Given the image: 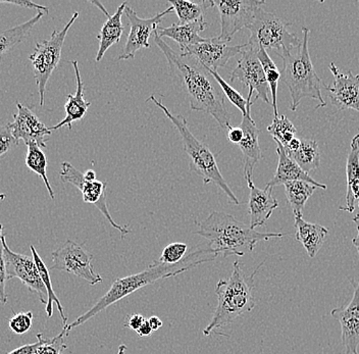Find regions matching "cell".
Masks as SVG:
<instances>
[{
    "label": "cell",
    "instance_id": "cell-41",
    "mask_svg": "<svg viewBox=\"0 0 359 354\" xmlns=\"http://www.w3.org/2000/svg\"><path fill=\"white\" fill-rule=\"evenodd\" d=\"M1 4H13V6H22L25 8H31V10H37L44 13H49V8L47 6H40V4H34L30 0H18V1H6V0H0Z\"/></svg>",
    "mask_w": 359,
    "mask_h": 354
},
{
    "label": "cell",
    "instance_id": "cell-15",
    "mask_svg": "<svg viewBox=\"0 0 359 354\" xmlns=\"http://www.w3.org/2000/svg\"><path fill=\"white\" fill-rule=\"evenodd\" d=\"M329 69L333 74V84L327 86L323 83V85L327 90L332 104L339 111L353 109L359 113V74L342 73L334 62L330 64Z\"/></svg>",
    "mask_w": 359,
    "mask_h": 354
},
{
    "label": "cell",
    "instance_id": "cell-11",
    "mask_svg": "<svg viewBox=\"0 0 359 354\" xmlns=\"http://www.w3.org/2000/svg\"><path fill=\"white\" fill-rule=\"evenodd\" d=\"M257 47L244 44L240 55L241 57L238 60L237 67L231 74L230 81L234 82L239 80L244 86L248 88V96L247 100H251L253 92H257L255 100H262V102L271 103L269 100V87L266 82V74L262 68V62L257 57Z\"/></svg>",
    "mask_w": 359,
    "mask_h": 354
},
{
    "label": "cell",
    "instance_id": "cell-47",
    "mask_svg": "<svg viewBox=\"0 0 359 354\" xmlns=\"http://www.w3.org/2000/svg\"><path fill=\"white\" fill-rule=\"evenodd\" d=\"M354 223H355L356 227H358V236L355 237V238L352 239V243H353V245L355 246L356 250H358V255H359V214L358 216L354 217L353 219Z\"/></svg>",
    "mask_w": 359,
    "mask_h": 354
},
{
    "label": "cell",
    "instance_id": "cell-20",
    "mask_svg": "<svg viewBox=\"0 0 359 354\" xmlns=\"http://www.w3.org/2000/svg\"><path fill=\"white\" fill-rule=\"evenodd\" d=\"M240 128L243 130L244 135L238 147L243 154L244 178L246 180V179L252 178L255 165L262 158L259 140H258L259 130H258L255 121L251 118V114L243 116Z\"/></svg>",
    "mask_w": 359,
    "mask_h": 354
},
{
    "label": "cell",
    "instance_id": "cell-10",
    "mask_svg": "<svg viewBox=\"0 0 359 354\" xmlns=\"http://www.w3.org/2000/svg\"><path fill=\"white\" fill-rule=\"evenodd\" d=\"M221 17V34L223 41L231 42L236 33L248 28L255 21L257 11L266 4L264 0H212Z\"/></svg>",
    "mask_w": 359,
    "mask_h": 354
},
{
    "label": "cell",
    "instance_id": "cell-32",
    "mask_svg": "<svg viewBox=\"0 0 359 354\" xmlns=\"http://www.w3.org/2000/svg\"><path fill=\"white\" fill-rule=\"evenodd\" d=\"M257 57L259 62H262V68H264V74H266V82L269 84V92H271L273 118H277V116H279V113H278L277 92L278 84H279L280 79V72L278 69L277 64L269 57L268 51L262 48V47H259V49H258Z\"/></svg>",
    "mask_w": 359,
    "mask_h": 354
},
{
    "label": "cell",
    "instance_id": "cell-44",
    "mask_svg": "<svg viewBox=\"0 0 359 354\" xmlns=\"http://www.w3.org/2000/svg\"><path fill=\"white\" fill-rule=\"evenodd\" d=\"M40 343H32V344H25L22 346L13 349L8 354H35L39 347Z\"/></svg>",
    "mask_w": 359,
    "mask_h": 354
},
{
    "label": "cell",
    "instance_id": "cell-12",
    "mask_svg": "<svg viewBox=\"0 0 359 354\" xmlns=\"http://www.w3.org/2000/svg\"><path fill=\"white\" fill-rule=\"evenodd\" d=\"M60 175L64 182L72 184L82 192L83 200L85 203L95 205L100 210L101 214L107 217L112 227L120 231L122 239H125V237L131 233V230L128 226L122 227V226L118 225L111 217L107 203V182L86 180L84 174L78 171L72 163H67V161H64L62 163V171Z\"/></svg>",
    "mask_w": 359,
    "mask_h": 354
},
{
    "label": "cell",
    "instance_id": "cell-1",
    "mask_svg": "<svg viewBox=\"0 0 359 354\" xmlns=\"http://www.w3.org/2000/svg\"><path fill=\"white\" fill-rule=\"evenodd\" d=\"M154 40L167 58L170 76L178 81L189 100L192 111L212 116L223 129L231 127V116L224 105V95L212 72L196 58L172 50L156 31Z\"/></svg>",
    "mask_w": 359,
    "mask_h": 354
},
{
    "label": "cell",
    "instance_id": "cell-50",
    "mask_svg": "<svg viewBox=\"0 0 359 354\" xmlns=\"http://www.w3.org/2000/svg\"><path fill=\"white\" fill-rule=\"evenodd\" d=\"M6 194H0V200H4V199H6Z\"/></svg>",
    "mask_w": 359,
    "mask_h": 354
},
{
    "label": "cell",
    "instance_id": "cell-9",
    "mask_svg": "<svg viewBox=\"0 0 359 354\" xmlns=\"http://www.w3.org/2000/svg\"><path fill=\"white\" fill-rule=\"evenodd\" d=\"M53 270L62 271L77 275L88 282L90 285L102 282V278L95 272L93 266V255L83 244L67 240L58 250L51 253Z\"/></svg>",
    "mask_w": 359,
    "mask_h": 354
},
{
    "label": "cell",
    "instance_id": "cell-23",
    "mask_svg": "<svg viewBox=\"0 0 359 354\" xmlns=\"http://www.w3.org/2000/svg\"><path fill=\"white\" fill-rule=\"evenodd\" d=\"M208 24L204 20L187 24H172L170 27H158L156 33L159 37H168L179 44L180 50L184 51L187 47L203 42L206 38L199 36V33L205 30Z\"/></svg>",
    "mask_w": 359,
    "mask_h": 354
},
{
    "label": "cell",
    "instance_id": "cell-19",
    "mask_svg": "<svg viewBox=\"0 0 359 354\" xmlns=\"http://www.w3.org/2000/svg\"><path fill=\"white\" fill-rule=\"evenodd\" d=\"M250 189L248 201V212L250 217V228L262 227L273 215V210L279 207V203L273 196V188L259 189L253 183L252 178L246 179Z\"/></svg>",
    "mask_w": 359,
    "mask_h": 354
},
{
    "label": "cell",
    "instance_id": "cell-3",
    "mask_svg": "<svg viewBox=\"0 0 359 354\" xmlns=\"http://www.w3.org/2000/svg\"><path fill=\"white\" fill-rule=\"evenodd\" d=\"M198 225L199 229L194 234L205 238L217 257H243L245 252H253L258 242L285 236L282 233L258 232L231 215L222 212H212Z\"/></svg>",
    "mask_w": 359,
    "mask_h": 354
},
{
    "label": "cell",
    "instance_id": "cell-40",
    "mask_svg": "<svg viewBox=\"0 0 359 354\" xmlns=\"http://www.w3.org/2000/svg\"><path fill=\"white\" fill-rule=\"evenodd\" d=\"M19 143L11 133L10 124H0V158L17 147Z\"/></svg>",
    "mask_w": 359,
    "mask_h": 354
},
{
    "label": "cell",
    "instance_id": "cell-22",
    "mask_svg": "<svg viewBox=\"0 0 359 354\" xmlns=\"http://www.w3.org/2000/svg\"><path fill=\"white\" fill-rule=\"evenodd\" d=\"M72 64H73L74 69H75L77 90H76L75 94H69L67 96V102L65 104L66 118L55 126L51 127V131H55V130L65 126L69 128V130L73 129V123L76 121L82 120L88 111L90 105H91V103L86 102L84 98V83H83L82 78H81L77 60H73Z\"/></svg>",
    "mask_w": 359,
    "mask_h": 354
},
{
    "label": "cell",
    "instance_id": "cell-24",
    "mask_svg": "<svg viewBox=\"0 0 359 354\" xmlns=\"http://www.w3.org/2000/svg\"><path fill=\"white\" fill-rule=\"evenodd\" d=\"M294 217H295L294 227L296 228V239L302 244L309 257L313 259L324 245L329 231L318 224L309 223L303 219L302 216H294Z\"/></svg>",
    "mask_w": 359,
    "mask_h": 354
},
{
    "label": "cell",
    "instance_id": "cell-26",
    "mask_svg": "<svg viewBox=\"0 0 359 354\" xmlns=\"http://www.w3.org/2000/svg\"><path fill=\"white\" fill-rule=\"evenodd\" d=\"M127 2H123L114 15H107V21L101 28L100 34L97 35V39L100 40V48H98L97 55H96V62H100L104 57L105 53L114 44L118 43L122 38L123 32V26L122 22L123 13H125Z\"/></svg>",
    "mask_w": 359,
    "mask_h": 354
},
{
    "label": "cell",
    "instance_id": "cell-48",
    "mask_svg": "<svg viewBox=\"0 0 359 354\" xmlns=\"http://www.w3.org/2000/svg\"><path fill=\"white\" fill-rule=\"evenodd\" d=\"M85 179L88 181H95L96 180V172L93 171V170H88L84 174Z\"/></svg>",
    "mask_w": 359,
    "mask_h": 354
},
{
    "label": "cell",
    "instance_id": "cell-18",
    "mask_svg": "<svg viewBox=\"0 0 359 354\" xmlns=\"http://www.w3.org/2000/svg\"><path fill=\"white\" fill-rule=\"evenodd\" d=\"M331 315L340 322L344 354H359V282L354 286L353 297L349 304L334 308Z\"/></svg>",
    "mask_w": 359,
    "mask_h": 354
},
{
    "label": "cell",
    "instance_id": "cell-14",
    "mask_svg": "<svg viewBox=\"0 0 359 354\" xmlns=\"http://www.w3.org/2000/svg\"><path fill=\"white\" fill-rule=\"evenodd\" d=\"M172 12H174V8H172V6H170L163 12L157 13L156 17L150 18V19H141L138 17L137 13L134 12L133 8L128 6H126L125 13L128 20H129L130 33L118 60H130V58H133L137 51L140 50V49L149 48L150 36L152 35V33L156 32L163 18L168 13Z\"/></svg>",
    "mask_w": 359,
    "mask_h": 354
},
{
    "label": "cell",
    "instance_id": "cell-4",
    "mask_svg": "<svg viewBox=\"0 0 359 354\" xmlns=\"http://www.w3.org/2000/svg\"><path fill=\"white\" fill-rule=\"evenodd\" d=\"M262 266V264L252 275H246L239 261H235L230 278L217 282L215 287L217 306L212 320L203 330L204 336H210L217 329L232 324L238 318L244 313H250L255 308L252 291L255 288V275Z\"/></svg>",
    "mask_w": 359,
    "mask_h": 354
},
{
    "label": "cell",
    "instance_id": "cell-43",
    "mask_svg": "<svg viewBox=\"0 0 359 354\" xmlns=\"http://www.w3.org/2000/svg\"><path fill=\"white\" fill-rule=\"evenodd\" d=\"M243 130L240 127H230L228 129V139L234 144H239L243 139Z\"/></svg>",
    "mask_w": 359,
    "mask_h": 354
},
{
    "label": "cell",
    "instance_id": "cell-16",
    "mask_svg": "<svg viewBox=\"0 0 359 354\" xmlns=\"http://www.w3.org/2000/svg\"><path fill=\"white\" fill-rule=\"evenodd\" d=\"M243 46H229L219 37L206 38L203 42L187 47L182 55L196 58L210 71L224 68L231 58L240 55Z\"/></svg>",
    "mask_w": 359,
    "mask_h": 354
},
{
    "label": "cell",
    "instance_id": "cell-21",
    "mask_svg": "<svg viewBox=\"0 0 359 354\" xmlns=\"http://www.w3.org/2000/svg\"><path fill=\"white\" fill-rule=\"evenodd\" d=\"M276 143H277V154L278 156H279V163H278L275 176L266 184V187L273 188L276 186L284 185V184L292 182V181H305V182L313 184L316 188L327 190V185L313 180L307 172L303 171L302 168L295 161L292 160L290 156L285 151L284 147L279 142Z\"/></svg>",
    "mask_w": 359,
    "mask_h": 354
},
{
    "label": "cell",
    "instance_id": "cell-5",
    "mask_svg": "<svg viewBox=\"0 0 359 354\" xmlns=\"http://www.w3.org/2000/svg\"><path fill=\"white\" fill-rule=\"evenodd\" d=\"M302 46L294 53H286L280 57L283 68L280 79L288 87L291 95L290 109L295 111L304 98L318 100L316 109L327 107L323 97L320 85L322 80L316 73L309 55V41L311 30L306 27L302 28Z\"/></svg>",
    "mask_w": 359,
    "mask_h": 354
},
{
    "label": "cell",
    "instance_id": "cell-7",
    "mask_svg": "<svg viewBox=\"0 0 359 354\" xmlns=\"http://www.w3.org/2000/svg\"><path fill=\"white\" fill-rule=\"evenodd\" d=\"M291 23L283 21L275 13L266 12L262 8L257 11L255 21L248 27L250 31L247 44L275 51L279 57L294 53L302 46V40L295 33H290L287 28Z\"/></svg>",
    "mask_w": 359,
    "mask_h": 354
},
{
    "label": "cell",
    "instance_id": "cell-49",
    "mask_svg": "<svg viewBox=\"0 0 359 354\" xmlns=\"http://www.w3.org/2000/svg\"><path fill=\"white\" fill-rule=\"evenodd\" d=\"M126 350H127V346L125 344L120 345L118 346V354H125Z\"/></svg>",
    "mask_w": 359,
    "mask_h": 354
},
{
    "label": "cell",
    "instance_id": "cell-31",
    "mask_svg": "<svg viewBox=\"0 0 359 354\" xmlns=\"http://www.w3.org/2000/svg\"><path fill=\"white\" fill-rule=\"evenodd\" d=\"M290 158L307 174L320 169V150L318 142L313 139H302L299 149L292 154Z\"/></svg>",
    "mask_w": 359,
    "mask_h": 354
},
{
    "label": "cell",
    "instance_id": "cell-42",
    "mask_svg": "<svg viewBox=\"0 0 359 354\" xmlns=\"http://www.w3.org/2000/svg\"><path fill=\"white\" fill-rule=\"evenodd\" d=\"M145 320V318L140 313H133L126 320L125 327L137 332L144 324Z\"/></svg>",
    "mask_w": 359,
    "mask_h": 354
},
{
    "label": "cell",
    "instance_id": "cell-34",
    "mask_svg": "<svg viewBox=\"0 0 359 354\" xmlns=\"http://www.w3.org/2000/svg\"><path fill=\"white\" fill-rule=\"evenodd\" d=\"M269 133L273 136L276 142L286 147L294 138L297 137V130L286 116L273 118V123L268 127Z\"/></svg>",
    "mask_w": 359,
    "mask_h": 354
},
{
    "label": "cell",
    "instance_id": "cell-8",
    "mask_svg": "<svg viewBox=\"0 0 359 354\" xmlns=\"http://www.w3.org/2000/svg\"><path fill=\"white\" fill-rule=\"evenodd\" d=\"M78 17L79 13H74L73 17L67 22L62 30H55L49 39L37 42L35 50L30 55L34 78H35L36 85L38 87V92H39L40 107L44 105L47 83L50 79L53 71L57 67L60 57H62V46H64L67 32L75 23Z\"/></svg>",
    "mask_w": 359,
    "mask_h": 354
},
{
    "label": "cell",
    "instance_id": "cell-46",
    "mask_svg": "<svg viewBox=\"0 0 359 354\" xmlns=\"http://www.w3.org/2000/svg\"><path fill=\"white\" fill-rule=\"evenodd\" d=\"M148 322H149L150 327H151L152 331H158L159 329L163 327V320L159 319L158 317H150L149 320H148Z\"/></svg>",
    "mask_w": 359,
    "mask_h": 354
},
{
    "label": "cell",
    "instance_id": "cell-51",
    "mask_svg": "<svg viewBox=\"0 0 359 354\" xmlns=\"http://www.w3.org/2000/svg\"><path fill=\"white\" fill-rule=\"evenodd\" d=\"M358 207H359V203H358Z\"/></svg>",
    "mask_w": 359,
    "mask_h": 354
},
{
    "label": "cell",
    "instance_id": "cell-27",
    "mask_svg": "<svg viewBox=\"0 0 359 354\" xmlns=\"http://www.w3.org/2000/svg\"><path fill=\"white\" fill-rule=\"evenodd\" d=\"M44 13L38 12L35 17L19 26L6 31H0V60L10 55L20 44L30 36L34 27L42 19Z\"/></svg>",
    "mask_w": 359,
    "mask_h": 354
},
{
    "label": "cell",
    "instance_id": "cell-28",
    "mask_svg": "<svg viewBox=\"0 0 359 354\" xmlns=\"http://www.w3.org/2000/svg\"><path fill=\"white\" fill-rule=\"evenodd\" d=\"M179 18V24L192 23L204 20V15L208 8H213L212 0L202 2H191L186 0H168Z\"/></svg>",
    "mask_w": 359,
    "mask_h": 354
},
{
    "label": "cell",
    "instance_id": "cell-33",
    "mask_svg": "<svg viewBox=\"0 0 359 354\" xmlns=\"http://www.w3.org/2000/svg\"><path fill=\"white\" fill-rule=\"evenodd\" d=\"M27 147H28L26 154L27 167L43 180L49 196L51 199H55V192H53L48 178H47V158L43 150L39 145L34 142L29 143Z\"/></svg>",
    "mask_w": 359,
    "mask_h": 354
},
{
    "label": "cell",
    "instance_id": "cell-2",
    "mask_svg": "<svg viewBox=\"0 0 359 354\" xmlns=\"http://www.w3.org/2000/svg\"><path fill=\"white\" fill-rule=\"evenodd\" d=\"M217 257V255L213 252L212 248L208 245V247L197 248L194 252L186 255L183 261H180L179 264H172V266L161 263L159 261H154V263L148 266L146 270L138 273V274L116 279L109 290L94 304L93 308H90L87 313H83L75 322H72L71 325H67V327L64 329H66L69 333L72 329L81 326L87 320L95 317L101 311H105L109 306L120 301L123 298L133 294L139 289L151 285L159 280L168 279V278L176 277V275L183 274V273L190 271L191 268H196L202 264L215 261Z\"/></svg>",
    "mask_w": 359,
    "mask_h": 354
},
{
    "label": "cell",
    "instance_id": "cell-36",
    "mask_svg": "<svg viewBox=\"0 0 359 354\" xmlns=\"http://www.w3.org/2000/svg\"><path fill=\"white\" fill-rule=\"evenodd\" d=\"M212 72L213 77L217 80V84L221 87L222 91H223L224 95L230 100V102L232 103L233 105H235L240 111H241L243 116H246V114H250L247 113V105H248L249 102H252V100H247L241 94L239 93L236 89L233 88L231 85H229L228 83L226 82L223 79V78L219 76V74L217 73V71H210Z\"/></svg>",
    "mask_w": 359,
    "mask_h": 354
},
{
    "label": "cell",
    "instance_id": "cell-25",
    "mask_svg": "<svg viewBox=\"0 0 359 354\" xmlns=\"http://www.w3.org/2000/svg\"><path fill=\"white\" fill-rule=\"evenodd\" d=\"M346 205L341 206L342 212H353L355 201L359 200V134L354 136L350 144L346 161Z\"/></svg>",
    "mask_w": 359,
    "mask_h": 354
},
{
    "label": "cell",
    "instance_id": "cell-6",
    "mask_svg": "<svg viewBox=\"0 0 359 354\" xmlns=\"http://www.w3.org/2000/svg\"><path fill=\"white\" fill-rule=\"evenodd\" d=\"M152 102L156 107H158V109L163 111L165 116L172 123L177 131L179 132L182 141H183L184 150H185L188 158H189L190 171L198 175L203 180L204 184L212 183L217 185L226 194V196L228 197L229 200L233 205H239L240 201L238 200L234 192L232 191L229 184L224 180L221 171H219L215 154L210 151V149L203 142H201L193 135L189 127H188L187 120L181 114L170 113L161 102V100H157L154 94L146 100V102Z\"/></svg>",
    "mask_w": 359,
    "mask_h": 354
},
{
    "label": "cell",
    "instance_id": "cell-30",
    "mask_svg": "<svg viewBox=\"0 0 359 354\" xmlns=\"http://www.w3.org/2000/svg\"><path fill=\"white\" fill-rule=\"evenodd\" d=\"M31 252H32V257L34 261H35L36 266H37L39 274L41 275L42 281H43L45 287H46L47 294H48V302L46 304V313L47 317L50 319L53 315V304H56L57 306L58 311H60V318H62V324H64V328L67 327V318L66 313H65L64 308H62V304H60V299L56 297L55 290H53V283H51L50 275H49L48 268H47L46 264L42 261L41 257L38 254L37 250H35L33 245L30 246Z\"/></svg>",
    "mask_w": 359,
    "mask_h": 354
},
{
    "label": "cell",
    "instance_id": "cell-13",
    "mask_svg": "<svg viewBox=\"0 0 359 354\" xmlns=\"http://www.w3.org/2000/svg\"><path fill=\"white\" fill-rule=\"evenodd\" d=\"M2 241L8 280L18 278L31 292L37 294L42 304L46 306L48 302V294L33 257L13 252L6 244L4 235Z\"/></svg>",
    "mask_w": 359,
    "mask_h": 354
},
{
    "label": "cell",
    "instance_id": "cell-38",
    "mask_svg": "<svg viewBox=\"0 0 359 354\" xmlns=\"http://www.w3.org/2000/svg\"><path fill=\"white\" fill-rule=\"evenodd\" d=\"M33 324L32 311L15 313L10 320V329L18 335H24L30 330Z\"/></svg>",
    "mask_w": 359,
    "mask_h": 354
},
{
    "label": "cell",
    "instance_id": "cell-37",
    "mask_svg": "<svg viewBox=\"0 0 359 354\" xmlns=\"http://www.w3.org/2000/svg\"><path fill=\"white\" fill-rule=\"evenodd\" d=\"M187 250V244L181 243V242L168 244L167 247L163 250L158 261L163 264H170V266L179 264L180 261L185 259Z\"/></svg>",
    "mask_w": 359,
    "mask_h": 354
},
{
    "label": "cell",
    "instance_id": "cell-17",
    "mask_svg": "<svg viewBox=\"0 0 359 354\" xmlns=\"http://www.w3.org/2000/svg\"><path fill=\"white\" fill-rule=\"evenodd\" d=\"M18 113L13 116V122L8 123L15 140H22L25 144L34 142L41 149L46 147L45 137L51 135L50 128L45 126L44 123L29 107L17 102Z\"/></svg>",
    "mask_w": 359,
    "mask_h": 354
},
{
    "label": "cell",
    "instance_id": "cell-35",
    "mask_svg": "<svg viewBox=\"0 0 359 354\" xmlns=\"http://www.w3.org/2000/svg\"><path fill=\"white\" fill-rule=\"evenodd\" d=\"M69 335V332L62 328V331L53 338L44 337L43 334L38 333L37 339L40 345L35 354H64L67 349L65 337Z\"/></svg>",
    "mask_w": 359,
    "mask_h": 354
},
{
    "label": "cell",
    "instance_id": "cell-39",
    "mask_svg": "<svg viewBox=\"0 0 359 354\" xmlns=\"http://www.w3.org/2000/svg\"><path fill=\"white\" fill-rule=\"evenodd\" d=\"M4 225L0 224V304H8V294L6 292V281H8V274H6V259H4Z\"/></svg>",
    "mask_w": 359,
    "mask_h": 354
},
{
    "label": "cell",
    "instance_id": "cell-45",
    "mask_svg": "<svg viewBox=\"0 0 359 354\" xmlns=\"http://www.w3.org/2000/svg\"><path fill=\"white\" fill-rule=\"evenodd\" d=\"M152 329L150 327L149 322H148V320H146L144 324L139 328V330L137 331V334H138L139 337H148V336L151 335Z\"/></svg>",
    "mask_w": 359,
    "mask_h": 354
},
{
    "label": "cell",
    "instance_id": "cell-29",
    "mask_svg": "<svg viewBox=\"0 0 359 354\" xmlns=\"http://www.w3.org/2000/svg\"><path fill=\"white\" fill-rule=\"evenodd\" d=\"M284 186L287 200L293 210L294 216H303L304 206L316 189V186L305 181H292Z\"/></svg>",
    "mask_w": 359,
    "mask_h": 354
}]
</instances>
